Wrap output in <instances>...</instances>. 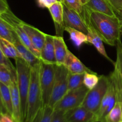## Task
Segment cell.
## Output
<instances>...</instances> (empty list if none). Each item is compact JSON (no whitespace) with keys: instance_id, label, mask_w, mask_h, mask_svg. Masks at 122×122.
I'll return each mask as SVG.
<instances>
[{"instance_id":"cell-1","label":"cell","mask_w":122,"mask_h":122,"mask_svg":"<svg viewBox=\"0 0 122 122\" xmlns=\"http://www.w3.org/2000/svg\"><path fill=\"white\" fill-rule=\"evenodd\" d=\"M81 15L89 21L104 42L111 46H116L117 42L121 39L122 34L121 25L117 17L94 11L85 5Z\"/></svg>"},{"instance_id":"cell-2","label":"cell","mask_w":122,"mask_h":122,"mask_svg":"<svg viewBox=\"0 0 122 122\" xmlns=\"http://www.w3.org/2000/svg\"><path fill=\"white\" fill-rule=\"evenodd\" d=\"M41 64V63H40ZM40 64L31 67L30 81L27 101V110L24 122H33L43 107L39 83Z\"/></svg>"},{"instance_id":"cell-3","label":"cell","mask_w":122,"mask_h":122,"mask_svg":"<svg viewBox=\"0 0 122 122\" xmlns=\"http://www.w3.org/2000/svg\"><path fill=\"white\" fill-rule=\"evenodd\" d=\"M15 61L17 71V82L21 100V113L23 120H25L27 110V101L30 81L31 67L21 57H18Z\"/></svg>"},{"instance_id":"cell-4","label":"cell","mask_w":122,"mask_h":122,"mask_svg":"<svg viewBox=\"0 0 122 122\" xmlns=\"http://www.w3.org/2000/svg\"><path fill=\"white\" fill-rule=\"evenodd\" d=\"M108 83L109 79L108 76H100L97 85L93 89L89 90L81 106L95 114L98 110L101 101L106 95Z\"/></svg>"},{"instance_id":"cell-5","label":"cell","mask_w":122,"mask_h":122,"mask_svg":"<svg viewBox=\"0 0 122 122\" xmlns=\"http://www.w3.org/2000/svg\"><path fill=\"white\" fill-rule=\"evenodd\" d=\"M56 73V64L41 61L39 83L41 90L43 107L48 106L53 89Z\"/></svg>"},{"instance_id":"cell-6","label":"cell","mask_w":122,"mask_h":122,"mask_svg":"<svg viewBox=\"0 0 122 122\" xmlns=\"http://www.w3.org/2000/svg\"><path fill=\"white\" fill-rule=\"evenodd\" d=\"M69 71L64 64H56L55 80L48 106L54 109L66 94Z\"/></svg>"},{"instance_id":"cell-7","label":"cell","mask_w":122,"mask_h":122,"mask_svg":"<svg viewBox=\"0 0 122 122\" xmlns=\"http://www.w3.org/2000/svg\"><path fill=\"white\" fill-rule=\"evenodd\" d=\"M0 17L3 19L9 25L13 30L16 33L17 36L19 37L20 41L27 46L35 56H36L41 60V55L35 49L29 38L28 35L26 33L22 26L23 21L17 17L13 12L10 9L5 13L0 15Z\"/></svg>"},{"instance_id":"cell-8","label":"cell","mask_w":122,"mask_h":122,"mask_svg":"<svg viewBox=\"0 0 122 122\" xmlns=\"http://www.w3.org/2000/svg\"><path fill=\"white\" fill-rule=\"evenodd\" d=\"M89 90V89L84 85L79 89L67 93L56 105L54 110H59L66 112L69 110L79 107L83 103Z\"/></svg>"},{"instance_id":"cell-9","label":"cell","mask_w":122,"mask_h":122,"mask_svg":"<svg viewBox=\"0 0 122 122\" xmlns=\"http://www.w3.org/2000/svg\"><path fill=\"white\" fill-rule=\"evenodd\" d=\"M108 76L109 79L108 89L101 101L98 110L94 114V121H104L106 116L114 107L117 102L116 91L114 82L110 76Z\"/></svg>"},{"instance_id":"cell-10","label":"cell","mask_w":122,"mask_h":122,"mask_svg":"<svg viewBox=\"0 0 122 122\" xmlns=\"http://www.w3.org/2000/svg\"><path fill=\"white\" fill-rule=\"evenodd\" d=\"M64 27H71L87 34L88 29L82 15L63 4Z\"/></svg>"},{"instance_id":"cell-11","label":"cell","mask_w":122,"mask_h":122,"mask_svg":"<svg viewBox=\"0 0 122 122\" xmlns=\"http://www.w3.org/2000/svg\"><path fill=\"white\" fill-rule=\"evenodd\" d=\"M22 26L26 33L28 35L33 47L40 54L46 38V33L39 30L34 26L23 21Z\"/></svg>"},{"instance_id":"cell-12","label":"cell","mask_w":122,"mask_h":122,"mask_svg":"<svg viewBox=\"0 0 122 122\" xmlns=\"http://www.w3.org/2000/svg\"><path fill=\"white\" fill-rule=\"evenodd\" d=\"M11 91L12 100V108H13V114L12 118L14 122H23L22 113H21V100L18 89L17 78L13 79V82L10 86Z\"/></svg>"},{"instance_id":"cell-13","label":"cell","mask_w":122,"mask_h":122,"mask_svg":"<svg viewBox=\"0 0 122 122\" xmlns=\"http://www.w3.org/2000/svg\"><path fill=\"white\" fill-rule=\"evenodd\" d=\"M67 122H92L94 113L81 106L66 112Z\"/></svg>"},{"instance_id":"cell-14","label":"cell","mask_w":122,"mask_h":122,"mask_svg":"<svg viewBox=\"0 0 122 122\" xmlns=\"http://www.w3.org/2000/svg\"><path fill=\"white\" fill-rule=\"evenodd\" d=\"M83 20L85 22L86 25L87 26V29H88V33L86 34L87 38H88V42L90 43L92 45H94L100 54L102 55L103 57L107 58L108 60H109V61H110L111 63L114 64L115 61H113L107 55L103 44L104 42L102 41V39L100 38L97 32L93 28V27L89 23V21L86 19H83Z\"/></svg>"},{"instance_id":"cell-15","label":"cell","mask_w":122,"mask_h":122,"mask_svg":"<svg viewBox=\"0 0 122 122\" xmlns=\"http://www.w3.org/2000/svg\"><path fill=\"white\" fill-rule=\"evenodd\" d=\"M13 44L17 51L19 57L27 62L30 67L35 66L40 64L41 60L20 41L17 35Z\"/></svg>"},{"instance_id":"cell-16","label":"cell","mask_w":122,"mask_h":122,"mask_svg":"<svg viewBox=\"0 0 122 122\" xmlns=\"http://www.w3.org/2000/svg\"><path fill=\"white\" fill-rule=\"evenodd\" d=\"M48 8L54 22L57 35L63 36V30H64L63 22V4L56 1Z\"/></svg>"},{"instance_id":"cell-17","label":"cell","mask_w":122,"mask_h":122,"mask_svg":"<svg viewBox=\"0 0 122 122\" xmlns=\"http://www.w3.org/2000/svg\"><path fill=\"white\" fill-rule=\"evenodd\" d=\"M64 65L68 69L69 73L72 74H81L85 72H94L85 66L78 58L70 51Z\"/></svg>"},{"instance_id":"cell-18","label":"cell","mask_w":122,"mask_h":122,"mask_svg":"<svg viewBox=\"0 0 122 122\" xmlns=\"http://www.w3.org/2000/svg\"><path fill=\"white\" fill-rule=\"evenodd\" d=\"M41 60L46 63L57 64L53 36L46 34L44 46L41 51Z\"/></svg>"},{"instance_id":"cell-19","label":"cell","mask_w":122,"mask_h":122,"mask_svg":"<svg viewBox=\"0 0 122 122\" xmlns=\"http://www.w3.org/2000/svg\"><path fill=\"white\" fill-rule=\"evenodd\" d=\"M85 6L94 11L110 16H116L114 9L107 0H88Z\"/></svg>"},{"instance_id":"cell-20","label":"cell","mask_w":122,"mask_h":122,"mask_svg":"<svg viewBox=\"0 0 122 122\" xmlns=\"http://www.w3.org/2000/svg\"><path fill=\"white\" fill-rule=\"evenodd\" d=\"M53 38L57 64H64L69 50H68L63 36L56 35L53 36Z\"/></svg>"},{"instance_id":"cell-21","label":"cell","mask_w":122,"mask_h":122,"mask_svg":"<svg viewBox=\"0 0 122 122\" xmlns=\"http://www.w3.org/2000/svg\"><path fill=\"white\" fill-rule=\"evenodd\" d=\"M117 57L114 64V70L110 74L116 82L122 86V42L121 39L116 44Z\"/></svg>"},{"instance_id":"cell-22","label":"cell","mask_w":122,"mask_h":122,"mask_svg":"<svg viewBox=\"0 0 122 122\" xmlns=\"http://www.w3.org/2000/svg\"><path fill=\"white\" fill-rule=\"evenodd\" d=\"M0 94L5 112L11 116L13 114L11 94L10 87L0 82Z\"/></svg>"},{"instance_id":"cell-23","label":"cell","mask_w":122,"mask_h":122,"mask_svg":"<svg viewBox=\"0 0 122 122\" xmlns=\"http://www.w3.org/2000/svg\"><path fill=\"white\" fill-rule=\"evenodd\" d=\"M0 49L2 51L4 54L8 58H11L15 60L18 57H20L14 44L9 41L1 36H0Z\"/></svg>"},{"instance_id":"cell-24","label":"cell","mask_w":122,"mask_h":122,"mask_svg":"<svg viewBox=\"0 0 122 122\" xmlns=\"http://www.w3.org/2000/svg\"><path fill=\"white\" fill-rule=\"evenodd\" d=\"M64 30L69 33L70 39L77 47H79L84 43L88 42L87 35L85 33L78 30L68 27H64Z\"/></svg>"},{"instance_id":"cell-25","label":"cell","mask_w":122,"mask_h":122,"mask_svg":"<svg viewBox=\"0 0 122 122\" xmlns=\"http://www.w3.org/2000/svg\"><path fill=\"white\" fill-rule=\"evenodd\" d=\"M84 74H72L69 73V77H68L67 90L66 94L84 86L83 84Z\"/></svg>"},{"instance_id":"cell-26","label":"cell","mask_w":122,"mask_h":122,"mask_svg":"<svg viewBox=\"0 0 122 122\" xmlns=\"http://www.w3.org/2000/svg\"><path fill=\"white\" fill-rule=\"evenodd\" d=\"M122 120V102L117 101L115 106L105 117L106 122H120Z\"/></svg>"},{"instance_id":"cell-27","label":"cell","mask_w":122,"mask_h":122,"mask_svg":"<svg viewBox=\"0 0 122 122\" xmlns=\"http://www.w3.org/2000/svg\"><path fill=\"white\" fill-rule=\"evenodd\" d=\"M16 33L5 20L0 17V36L13 43Z\"/></svg>"},{"instance_id":"cell-28","label":"cell","mask_w":122,"mask_h":122,"mask_svg":"<svg viewBox=\"0 0 122 122\" xmlns=\"http://www.w3.org/2000/svg\"><path fill=\"white\" fill-rule=\"evenodd\" d=\"M14 78H17V76L13 75L9 68L4 64H0V82L10 86Z\"/></svg>"},{"instance_id":"cell-29","label":"cell","mask_w":122,"mask_h":122,"mask_svg":"<svg viewBox=\"0 0 122 122\" xmlns=\"http://www.w3.org/2000/svg\"><path fill=\"white\" fill-rule=\"evenodd\" d=\"M54 109L48 106L42 107L33 122H51Z\"/></svg>"},{"instance_id":"cell-30","label":"cell","mask_w":122,"mask_h":122,"mask_svg":"<svg viewBox=\"0 0 122 122\" xmlns=\"http://www.w3.org/2000/svg\"><path fill=\"white\" fill-rule=\"evenodd\" d=\"M100 76L95 72H85L83 77V84L88 89H93L97 85Z\"/></svg>"},{"instance_id":"cell-31","label":"cell","mask_w":122,"mask_h":122,"mask_svg":"<svg viewBox=\"0 0 122 122\" xmlns=\"http://www.w3.org/2000/svg\"><path fill=\"white\" fill-rule=\"evenodd\" d=\"M63 4L70 9L82 15L84 9V5L80 0H64Z\"/></svg>"},{"instance_id":"cell-32","label":"cell","mask_w":122,"mask_h":122,"mask_svg":"<svg viewBox=\"0 0 122 122\" xmlns=\"http://www.w3.org/2000/svg\"><path fill=\"white\" fill-rule=\"evenodd\" d=\"M0 64H2L5 65L6 66L8 67L10 69V70H11V71L12 72L13 75L14 76H17V71H16V68L15 67H14L13 66V64H12L11 62L10 61V60H9V58L8 57H6L4 53L2 52V51H1V50L0 49Z\"/></svg>"},{"instance_id":"cell-33","label":"cell","mask_w":122,"mask_h":122,"mask_svg":"<svg viewBox=\"0 0 122 122\" xmlns=\"http://www.w3.org/2000/svg\"><path fill=\"white\" fill-rule=\"evenodd\" d=\"M51 122H67L66 112L59 110H54Z\"/></svg>"},{"instance_id":"cell-34","label":"cell","mask_w":122,"mask_h":122,"mask_svg":"<svg viewBox=\"0 0 122 122\" xmlns=\"http://www.w3.org/2000/svg\"><path fill=\"white\" fill-rule=\"evenodd\" d=\"M116 13L122 12V0H107Z\"/></svg>"},{"instance_id":"cell-35","label":"cell","mask_w":122,"mask_h":122,"mask_svg":"<svg viewBox=\"0 0 122 122\" xmlns=\"http://www.w3.org/2000/svg\"><path fill=\"white\" fill-rule=\"evenodd\" d=\"M113 82H114V84L116 88V91L117 101L122 102V86L119 84H118V83L114 82V81H113Z\"/></svg>"},{"instance_id":"cell-36","label":"cell","mask_w":122,"mask_h":122,"mask_svg":"<svg viewBox=\"0 0 122 122\" xmlns=\"http://www.w3.org/2000/svg\"><path fill=\"white\" fill-rule=\"evenodd\" d=\"M9 10L10 7L7 0H0V15Z\"/></svg>"},{"instance_id":"cell-37","label":"cell","mask_w":122,"mask_h":122,"mask_svg":"<svg viewBox=\"0 0 122 122\" xmlns=\"http://www.w3.org/2000/svg\"><path fill=\"white\" fill-rule=\"evenodd\" d=\"M38 4L40 7H45V8H48L57 1L56 0H38Z\"/></svg>"},{"instance_id":"cell-38","label":"cell","mask_w":122,"mask_h":122,"mask_svg":"<svg viewBox=\"0 0 122 122\" xmlns=\"http://www.w3.org/2000/svg\"><path fill=\"white\" fill-rule=\"evenodd\" d=\"M0 122H14L13 118L7 113L0 114Z\"/></svg>"},{"instance_id":"cell-39","label":"cell","mask_w":122,"mask_h":122,"mask_svg":"<svg viewBox=\"0 0 122 122\" xmlns=\"http://www.w3.org/2000/svg\"><path fill=\"white\" fill-rule=\"evenodd\" d=\"M116 15L118 19H119L120 24H122V13L120 12V13H116Z\"/></svg>"},{"instance_id":"cell-40","label":"cell","mask_w":122,"mask_h":122,"mask_svg":"<svg viewBox=\"0 0 122 122\" xmlns=\"http://www.w3.org/2000/svg\"><path fill=\"white\" fill-rule=\"evenodd\" d=\"M0 107H1V108H2V110H3V111H4V112H5V110H4V109L3 106H2V101H1V94H0Z\"/></svg>"},{"instance_id":"cell-41","label":"cell","mask_w":122,"mask_h":122,"mask_svg":"<svg viewBox=\"0 0 122 122\" xmlns=\"http://www.w3.org/2000/svg\"><path fill=\"white\" fill-rule=\"evenodd\" d=\"M80 1H81V2L83 4V5H85L87 3V2H88V0H80Z\"/></svg>"},{"instance_id":"cell-42","label":"cell","mask_w":122,"mask_h":122,"mask_svg":"<svg viewBox=\"0 0 122 122\" xmlns=\"http://www.w3.org/2000/svg\"><path fill=\"white\" fill-rule=\"evenodd\" d=\"M5 113V112H4L3 110H2V108H1V107H0V114H1V113Z\"/></svg>"},{"instance_id":"cell-43","label":"cell","mask_w":122,"mask_h":122,"mask_svg":"<svg viewBox=\"0 0 122 122\" xmlns=\"http://www.w3.org/2000/svg\"><path fill=\"white\" fill-rule=\"evenodd\" d=\"M56 1H57V2H61V3H63L64 0H56Z\"/></svg>"},{"instance_id":"cell-44","label":"cell","mask_w":122,"mask_h":122,"mask_svg":"<svg viewBox=\"0 0 122 122\" xmlns=\"http://www.w3.org/2000/svg\"><path fill=\"white\" fill-rule=\"evenodd\" d=\"M104 121H94V122H103Z\"/></svg>"},{"instance_id":"cell-45","label":"cell","mask_w":122,"mask_h":122,"mask_svg":"<svg viewBox=\"0 0 122 122\" xmlns=\"http://www.w3.org/2000/svg\"><path fill=\"white\" fill-rule=\"evenodd\" d=\"M120 25H121V26H120V29H121V30L122 32V24H120Z\"/></svg>"},{"instance_id":"cell-46","label":"cell","mask_w":122,"mask_h":122,"mask_svg":"<svg viewBox=\"0 0 122 122\" xmlns=\"http://www.w3.org/2000/svg\"><path fill=\"white\" fill-rule=\"evenodd\" d=\"M105 122V121H104V122Z\"/></svg>"},{"instance_id":"cell-47","label":"cell","mask_w":122,"mask_h":122,"mask_svg":"<svg viewBox=\"0 0 122 122\" xmlns=\"http://www.w3.org/2000/svg\"><path fill=\"white\" fill-rule=\"evenodd\" d=\"M122 122V121H121V122Z\"/></svg>"},{"instance_id":"cell-48","label":"cell","mask_w":122,"mask_h":122,"mask_svg":"<svg viewBox=\"0 0 122 122\" xmlns=\"http://www.w3.org/2000/svg\"></svg>"}]
</instances>
